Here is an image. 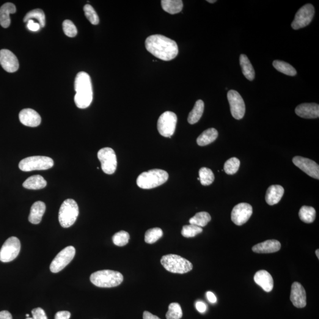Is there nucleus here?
Instances as JSON below:
<instances>
[{
	"instance_id": "ddd939ff",
	"label": "nucleus",
	"mask_w": 319,
	"mask_h": 319,
	"mask_svg": "<svg viewBox=\"0 0 319 319\" xmlns=\"http://www.w3.org/2000/svg\"><path fill=\"white\" fill-rule=\"evenodd\" d=\"M227 97L232 117L236 120L242 119L246 112V105L243 98L235 90H230L228 92Z\"/></svg>"
},
{
	"instance_id": "c756f323",
	"label": "nucleus",
	"mask_w": 319,
	"mask_h": 319,
	"mask_svg": "<svg viewBox=\"0 0 319 319\" xmlns=\"http://www.w3.org/2000/svg\"><path fill=\"white\" fill-rule=\"evenodd\" d=\"M299 215L301 221L306 224H311L315 220L316 210L314 208L311 206H302L300 210Z\"/></svg>"
},
{
	"instance_id": "79ce46f5",
	"label": "nucleus",
	"mask_w": 319,
	"mask_h": 319,
	"mask_svg": "<svg viewBox=\"0 0 319 319\" xmlns=\"http://www.w3.org/2000/svg\"><path fill=\"white\" fill-rule=\"evenodd\" d=\"M33 319H48L45 311L40 307L35 308L32 310Z\"/></svg>"
},
{
	"instance_id": "6ab92c4d",
	"label": "nucleus",
	"mask_w": 319,
	"mask_h": 319,
	"mask_svg": "<svg viewBox=\"0 0 319 319\" xmlns=\"http://www.w3.org/2000/svg\"><path fill=\"white\" fill-rule=\"evenodd\" d=\"M296 114L300 117L313 119L319 117V106L315 103H304L296 107Z\"/></svg>"
},
{
	"instance_id": "6e6552de",
	"label": "nucleus",
	"mask_w": 319,
	"mask_h": 319,
	"mask_svg": "<svg viewBox=\"0 0 319 319\" xmlns=\"http://www.w3.org/2000/svg\"><path fill=\"white\" fill-rule=\"evenodd\" d=\"M177 117L171 111H166L160 116L158 122L159 133L164 137L171 138L175 133Z\"/></svg>"
},
{
	"instance_id": "bb28decb",
	"label": "nucleus",
	"mask_w": 319,
	"mask_h": 319,
	"mask_svg": "<svg viewBox=\"0 0 319 319\" xmlns=\"http://www.w3.org/2000/svg\"><path fill=\"white\" fill-rule=\"evenodd\" d=\"M161 4L165 12L171 15L180 13L183 7L181 0H162Z\"/></svg>"
},
{
	"instance_id": "423d86ee",
	"label": "nucleus",
	"mask_w": 319,
	"mask_h": 319,
	"mask_svg": "<svg viewBox=\"0 0 319 319\" xmlns=\"http://www.w3.org/2000/svg\"><path fill=\"white\" fill-rule=\"evenodd\" d=\"M79 215V207L73 199H68L63 202L59 212V221L63 228L71 227L75 224Z\"/></svg>"
},
{
	"instance_id": "aec40b11",
	"label": "nucleus",
	"mask_w": 319,
	"mask_h": 319,
	"mask_svg": "<svg viewBox=\"0 0 319 319\" xmlns=\"http://www.w3.org/2000/svg\"><path fill=\"white\" fill-rule=\"evenodd\" d=\"M254 282L260 285L266 292H270L273 289L274 280L273 277L266 270H260L255 273Z\"/></svg>"
},
{
	"instance_id": "1a4fd4ad",
	"label": "nucleus",
	"mask_w": 319,
	"mask_h": 319,
	"mask_svg": "<svg viewBox=\"0 0 319 319\" xmlns=\"http://www.w3.org/2000/svg\"><path fill=\"white\" fill-rule=\"evenodd\" d=\"M21 249L20 241L17 237L12 236L5 241L0 249V261L9 263L17 258Z\"/></svg>"
},
{
	"instance_id": "72a5a7b5",
	"label": "nucleus",
	"mask_w": 319,
	"mask_h": 319,
	"mask_svg": "<svg viewBox=\"0 0 319 319\" xmlns=\"http://www.w3.org/2000/svg\"><path fill=\"white\" fill-rule=\"evenodd\" d=\"M163 235V230L159 228H152L147 230L145 233L144 240L147 244H154L158 241Z\"/></svg>"
},
{
	"instance_id": "f257e3e1",
	"label": "nucleus",
	"mask_w": 319,
	"mask_h": 319,
	"mask_svg": "<svg viewBox=\"0 0 319 319\" xmlns=\"http://www.w3.org/2000/svg\"><path fill=\"white\" fill-rule=\"evenodd\" d=\"M145 46L153 56L164 61L174 59L178 53L177 42L163 35H150L145 40Z\"/></svg>"
},
{
	"instance_id": "a19ab883",
	"label": "nucleus",
	"mask_w": 319,
	"mask_h": 319,
	"mask_svg": "<svg viewBox=\"0 0 319 319\" xmlns=\"http://www.w3.org/2000/svg\"><path fill=\"white\" fill-rule=\"evenodd\" d=\"M63 30L65 34L70 37H75L78 34V30L72 21L67 20L63 21Z\"/></svg>"
},
{
	"instance_id": "a18cd8bd",
	"label": "nucleus",
	"mask_w": 319,
	"mask_h": 319,
	"mask_svg": "<svg viewBox=\"0 0 319 319\" xmlns=\"http://www.w3.org/2000/svg\"><path fill=\"white\" fill-rule=\"evenodd\" d=\"M196 308L198 312L200 313H204L207 310V306H206L205 302L200 301L196 302Z\"/></svg>"
},
{
	"instance_id": "58836bf2",
	"label": "nucleus",
	"mask_w": 319,
	"mask_h": 319,
	"mask_svg": "<svg viewBox=\"0 0 319 319\" xmlns=\"http://www.w3.org/2000/svg\"><path fill=\"white\" fill-rule=\"evenodd\" d=\"M130 239V235L124 230H121L113 236L112 241L115 246L123 247L128 243Z\"/></svg>"
},
{
	"instance_id": "7ed1b4c3",
	"label": "nucleus",
	"mask_w": 319,
	"mask_h": 319,
	"mask_svg": "<svg viewBox=\"0 0 319 319\" xmlns=\"http://www.w3.org/2000/svg\"><path fill=\"white\" fill-rule=\"evenodd\" d=\"M124 277L120 272L105 269L95 272L90 277L93 285L102 288L117 287L123 282Z\"/></svg>"
},
{
	"instance_id": "2f4dec72",
	"label": "nucleus",
	"mask_w": 319,
	"mask_h": 319,
	"mask_svg": "<svg viewBox=\"0 0 319 319\" xmlns=\"http://www.w3.org/2000/svg\"><path fill=\"white\" fill-rule=\"evenodd\" d=\"M273 65L276 70L286 75L294 76L297 74L295 69L287 62L276 60L273 62Z\"/></svg>"
},
{
	"instance_id": "f03ea898",
	"label": "nucleus",
	"mask_w": 319,
	"mask_h": 319,
	"mask_svg": "<svg viewBox=\"0 0 319 319\" xmlns=\"http://www.w3.org/2000/svg\"><path fill=\"white\" fill-rule=\"evenodd\" d=\"M75 103L78 108L85 109L89 106L93 100L91 79L84 71L77 74L75 81Z\"/></svg>"
},
{
	"instance_id": "f3484780",
	"label": "nucleus",
	"mask_w": 319,
	"mask_h": 319,
	"mask_svg": "<svg viewBox=\"0 0 319 319\" xmlns=\"http://www.w3.org/2000/svg\"><path fill=\"white\" fill-rule=\"evenodd\" d=\"M290 301L297 308H304L307 304L306 293L301 283L294 282L291 285Z\"/></svg>"
},
{
	"instance_id": "393cba45",
	"label": "nucleus",
	"mask_w": 319,
	"mask_h": 319,
	"mask_svg": "<svg viewBox=\"0 0 319 319\" xmlns=\"http://www.w3.org/2000/svg\"><path fill=\"white\" fill-rule=\"evenodd\" d=\"M218 137V132L213 128H209L203 131L197 139V144L200 146H205L215 141Z\"/></svg>"
},
{
	"instance_id": "412c9836",
	"label": "nucleus",
	"mask_w": 319,
	"mask_h": 319,
	"mask_svg": "<svg viewBox=\"0 0 319 319\" xmlns=\"http://www.w3.org/2000/svg\"><path fill=\"white\" fill-rule=\"evenodd\" d=\"M281 248V243L276 239L266 240L263 243L255 245L252 247V251L258 254H269L279 251Z\"/></svg>"
},
{
	"instance_id": "de8ad7c7",
	"label": "nucleus",
	"mask_w": 319,
	"mask_h": 319,
	"mask_svg": "<svg viewBox=\"0 0 319 319\" xmlns=\"http://www.w3.org/2000/svg\"><path fill=\"white\" fill-rule=\"evenodd\" d=\"M0 319H13V317L9 312L4 310L0 312Z\"/></svg>"
},
{
	"instance_id": "c03bdc74",
	"label": "nucleus",
	"mask_w": 319,
	"mask_h": 319,
	"mask_svg": "<svg viewBox=\"0 0 319 319\" xmlns=\"http://www.w3.org/2000/svg\"><path fill=\"white\" fill-rule=\"evenodd\" d=\"M71 313L68 311H60L55 315L54 319H70Z\"/></svg>"
},
{
	"instance_id": "4be33fe9",
	"label": "nucleus",
	"mask_w": 319,
	"mask_h": 319,
	"mask_svg": "<svg viewBox=\"0 0 319 319\" xmlns=\"http://www.w3.org/2000/svg\"><path fill=\"white\" fill-rule=\"evenodd\" d=\"M284 194V189L280 185L269 186L266 195V200L269 205L277 204L281 200Z\"/></svg>"
},
{
	"instance_id": "4468645a",
	"label": "nucleus",
	"mask_w": 319,
	"mask_h": 319,
	"mask_svg": "<svg viewBox=\"0 0 319 319\" xmlns=\"http://www.w3.org/2000/svg\"><path fill=\"white\" fill-rule=\"evenodd\" d=\"M252 214V207L247 203H241L233 208L231 220L238 226H241L248 221Z\"/></svg>"
},
{
	"instance_id": "c85d7f7f",
	"label": "nucleus",
	"mask_w": 319,
	"mask_h": 319,
	"mask_svg": "<svg viewBox=\"0 0 319 319\" xmlns=\"http://www.w3.org/2000/svg\"><path fill=\"white\" fill-rule=\"evenodd\" d=\"M204 111V103L202 100H198L195 103L193 109L190 112L188 118L190 124H195L201 118Z\"/></svg>"
},
{
	"instance_id": "2eb2a0df",
	"label": "nucleus",
	"mask_w": 319,
	"mask_h": 319,
	"mask_svg": "<svg viewBox=\"0 0 319 319\" xmlns=\"http://www.w3.org/2000/svg\"><path fill=\"white\" fill-rule=\"evenodd\" d=\"M294 165L307 175L316 179H319V166L315 161L309 159L296 156L293 159Z\"/></svg>"
},
{
	"instance_id": "49530a36",
	"label": "nucleus",
	"mask_w": 319,
	"mask_h": 319,
	"mask_svg": "<svg viewBox=\"0 0 319 319\" xmlns=\"http://www.w3.org/2000/svg\"><path fill=\"white\" fill-rule=\"evenodd\" d=\"M206 297H207L208 301H210L211 303H215L217 301L216 296L214 295L213 292H211V291H208V292L206 293Z\"/></svg>"
},
{
	"instance_id": "a878e982",
	"label": "nucleus",
	"mask_w": 319,
	"mask_h": 319,
	"mask_svg": "<svg viewBox=\"0 0 319 319\" xmlns=\"http://www.w3.org/2000/svg\"><path fill=\"white\" fill-rule=\"evenodd\" d=\"M47 181L42 176L35 175L30 177L23 184L24 188L31 190H38L45 188Z\"/></svg>"
},
{
	"instance_id": "9b49d317",
	"label": "nucleus",
	"mask_w": 319,
	"mask_h": 319,
	"mask_svg": "<svg viewBox=\"0 0 319 319\" xmlns=\"http://www.w3.org/2000/svg\"><path fill=\"white\" fill-rule=\"evenodd\" d=\"M75 253V248L73 246L62 249L52 261L50 266L52 273H57L64 269L73 259Z\"/></svg>"
},
{
	"instance_id": "473e14b6",
	"label": "nucleus",
	"mask_w": 319,
	"mask_h": 319,
	"mask_svg": "<svg viewBox=\"0 0 319 319\" xmlns=\"http://www.w3.org/2000/svg\"><path fill=\"white\" fill-rule=\"evenodd\" d=\"M36 19L38 23L40 24L41 27H44L46 24V18L45 15L43 11L41 9H35L30 11L28 13L26 14L25 17L24 18V22L28 21L33 19Z\"/></svg>"
},
{
	"instance_id": "dca6fc26",
	"label": "nucleus",
	"mask_w": 319,
	"mask_h": 319,
	"mask_svg": "<svg viewBox=\"0 0 319 319\" xmlns=\"http://www.w3.org/2000/svg\"><path fill=\"white\" fill-rule=\"evenodd\" d=\"M0 65L5 71L9 73L15 72L19 68L17 57L7 49L0 51Z\"/></svg>"
},
{
	"instance_id": "4c0bfd02",
	"label": "nucleus",
	"mask_w": 319,
	"mask_h": 319,
	"mask_svg": "<svg viewBox=\"0 0 319 319\" xmlns=\"http://www.w3.org/2000/svg\"><path fill=\"white\" fill-rule=\"evenodd\" d=\"M202 228L190 224L183 227L182 230H181V235L184 237L192 238L202 233Z\"/></svg>"
},
{
	"instance_id": "864d4df0",
	"label": "nucleus",
	"mask_w": 319,
	"mask_h": 319,
	"mask_svg": "<svg viewBox=\"0 0 319 319\" xmlns=\"http://www.w3.org/2000/svg\"><path fill=\"white\" fill-rule=\"evenodd\" d=\"M26 319H33L32 318H27Z\"/></svg>"
},
{
	"instance_id": "cd10ccee",
	"label": "nucleus",
	"mask_w": 319,
	"mask_h": 319,
	"mask_svg": "<svg viewBox=\"0 0 319 319\" xmlns=\"http://www.w3.org/2000/svg\"><path fill=\"white\" fill-rule=\"evenodd\" d=\"M239 62L245 77L250 81H253L255 78V71L248 57L246 54H241Z\"/></svg>"
},
{
	"instance_id": "09e8293b",
	"label": "nucleus",
	"mask_w": 319,
	"mask_h": 319,
	"mask_svg": "<svg viewBox=\"0 0 319 319\" xmlns=\"http://www.w3.org/2000/svg\"><path fill=\"white\" fill-rule=\"evenodd\" d=\"M143 319H160L158 316L151 314V313L145 311L143 313Z\"/></svg>"
},
{
	"instance_id": "c9c22d12",
	"label": "nucleus",
	"mask_w": 319,
	"mask_h": 319,
	"mask_svg": "<svg viewBox=\"0 0 319 319\" xmlns=\"http://www.w3.org/2000/svg\"><path fill=\"white\" fill-rule=\"evenodd\" d=\"M183 312L180 305L177 302H172L169 306V310L167 312V319H180L182 318Z\"/></svg>"
},
{
	"instance_id": "ea45409f",
	"label": "nucleus",
	"mask_w": 319,
	"mask_h": 319,
	"mask_svg": "<svg viewBox=\"0 0 319 319\" xmlns=\"http://www.w3.org/2000/svg\"><path fill=\"white\" fill-rule=\"evenodd\" d=\"M84 11L85 15L86 16L88 20L90 21V23L93 25H97L100 22L98 16L96 13L95 10L89 4H86L84 7Z\"/></svg>"
},
{
	"instance_id": "e433bc0d",
	"label": "nucleus",
	"mask_w": 319,
	"mask_h": 319,
	"mask_svg": "<svg viewBox=\"0 0 319 319\" xmlns=\"http://www.w3.org/2000/svg\"><path fill=\"white\" fill-rule=\"evenodd\" d=\"M240 166V161L236 158H230L225 162L224 164V171L228 175H234L238 171Z\"/></svg>"
},
{
	"instance_id": "0eeeda50",
	"label": "nucleus",
	"mask_w": 319,
	"mask_h": 319,
	"mask_svg": "<svg viewBox=\"0 0 319 319\" xmlns=\"http://www.w3.org/2000/svg\"><path fill=\"white\" fill-rule=\"evenodd\" d=\"M53 165V160L48 157L32 156L22 160L18 166L21 171L31 172L48 170L52 168Z\"/></svg>"
},
{
	"instance_id": "b1692460",
	"label": "nucleus",
	"mask_w": 319,
	"mask_h": 319,
	"mask_svg": "<svg viewBox=\"0 0 319 319\" xmlns=\"http://www.w3.org/2000/svg\"><path fill=\"white\" fill-rule=\"evenodd\" d=\"M16 12L15 5L11 2H7L0 7V24L2 27L7 28L10 26L11 23L10 15Z\"/></svg>"
},
{
	"instance_id": "8fccbe9b",
	"label": "nucleus",
	"mask_w": 319,
	"mask_h": 319,
	"mask_svg": "<svg viewBox=\"0 0 319 319\" xmlns=\"http://www.w3.org/2000/svg\"><path fill=\"white\" fill-rule=\"evenodd\" d=\"M207 1L210 2V3H214V2H216V0H208Z\"/></svg>"
},
{
	"instance_id": "5701e85b",
	"label": "nucleus",
	"mask_w": 319,
	"mask_h": 319,
	"mask_svg": "<svg viewBox=\"0 0 319 319\" xmlns=\"http://www.w3.org/2000/svg\"><path fill=\"white\" fill-rule=\"evenodd\" d=\"M46 211L45 203L41 201L35 202L32 205L29 216V221L33 224H38L42 221Z\"/></svg>"
},
{
	"instance_id": "39448f33",
	"label": "nucleus",
	"mask_w": 319,
	"mask_h": 319,
	"mask_svg": "<svg viewBox=\"0 0 319 319\" xmlns=\"http://www.w3.org/2000/svg\"><path fill=\"white\" fill-rule=\"evenodd\" d=\"M161 264L167 271L172 273L185 274L193 269V265L189 261L176 254L164 255Z\"/></svg>"
},
{
	"instance_id": "7c9ffc66",
	"label": "nucleus",
	"mask_w": 319,
	"mask_h": 319,
	"mask_svg": "<svg viewBox=\"0 0 319 319\" xmlns=\"http://www.w3.org/2000/svg\"><path fill=\"white\" fill-rule=\"evenodd\" d=\"M211 220V216L210 213L206 212H200L190 219L189 223L190 224L202 228L206 226Z\"/></svg>"
},
{
	"instance_id": "20e7f679",
	"label": "nucleus",
	"mask_w": 319,
	"mask_h": 319,
	"mask_svg": "<svg viewBox=\"0 0 319 319\" xmlns=\"http://www.w3.org/2000/svg\"><path fill=\"white\" fill-rule=\"evenodd\" d=\"M168 178V173L164 170L153 169L140 175L137 179V184L140 188L150 189L163 185Z\"/></svg>"
},
{
	"instance_id": "37998d69",
	"label": "nucleus",
	"mask_w": 319,
	"mask_h": 319,
	"mask_svg": "<svg viewBox=\"0 0 319 319\" xmlns=\"http://www.w3.org/2000/svg\"><path fill=\"white\" fill-rule=\"evenodd\" d=\"M27 27L30 31L37 32L41 29L40 24L35 22L34 20H30L27 22Z\"/></svg>"
},
{
	"instance_id": "3c124183",
	"label": "nucleus",
	"mask_w": 319,
	"mask_h": 319,
	"mask_svg": "<svg viewBox=\"0 0 319 319\" xmlns=\"http://www.w3.org/2000/svg\"><path fill=\"white\" fill-rule=\"evenodd\" d=\"M316 256H317V257L319 258V249L316 250Z\"/></svg>"
},
{
	"instance_id": "a211bd4d",
	"label": "nucleus",
	"mask_w": 319,
	"mask_h": 319,
	"mask_svg": "<svg viewBox=\"0 0 319 319\" xmlns=\"http://www.w3.org/2000/svg\"><path fill=\"white\" fill-rule=\"evenodd\" d=\"M19 119L23 125L35 127L40 124L41 117L40 115L35 110L27 108L21 110L19 114Z\"/></svg>"
},
{
	"instance_id": "9d476101",
	"label": "nucleus",
	"mask_w": 319,
	"mask_h": 319,
	"mask_svg": "<svg viewBox=\"0 0 319 319\" xmlns=\"http://www.w3.org/2000/svg\"><path fill=\"white\" fill-rule=\"evenodd\" d=\"M98 158L101 163L103 171L108 175H112L116 171L117 159L116 154L111 148H102L98 153Z\"/></svg>"
},
{
	"instance_id": "f8f14e48",
	"label": "nucleus",
	"mask_w": 319,
	"mask_h": 319,
	"mask_svg": "<svg viewBox=\"0 0 319 319\" xmlns=\"http://www.w3.org/2000/svg\"><path fill=\"white\" fill-rule=\"evenodd\" d=\"M315 15V9L311 4L304 5L298 10L291 23V27L294 30L303 28L311 23Z\"/></svg>"
},
{
	"instance_id": "f704fd0d",
	"label": "nucleus",
	"mask_w": 319,
	"mask_h": 319,
	"mask_svg": "<svg viewBox=\"0 0 319 319\" xmlns=\"http://www.w3.org/2000/svg\"><path fill=\"white\" fill-rule=\"evenodd\" d=\"M200 183L203 186H209L213 182L214 176L210 169L202 167L199 172Z\"/></svg>"
},
{
	"instance_id": "603ef678",
	"label": "nucleus",
	"mask_w": 319,
	"mask_h": 319,
	"mask_svg": "<svg viewBox=\"0 0 319 319\" xmlns=\"http://www.w3.org/2000/svg\"><path fill=\"white\" fill-rule=\"evenodd\" d=\"M26 317H27V318H29V314H27V315H26Z\"/></svg>"
}]
</instances>
